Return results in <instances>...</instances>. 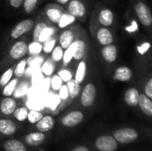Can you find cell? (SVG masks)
Returning a JSON list of instances; mask_svg holds the SVG:
<instances>
[{
  "label": "cell",
  "instance_id": "6da1fadb",
  "mask_svg": "<svg viewBox=\"0 0 152 151\" xmlns=\"http://www.w3.org/2000/svg\"><path fill=\"white\" fill-rule=\"evenodd\" d=\"M134 9L141 23L145 27H150L152 23V15L149 6L143 2H138Z\"/></svg>",
  "mask_w": 152,
  "mask_h": 151
},
{
  "label": "cell",
  "instance_id": "7a4b0ae2",
  "mask_svg": "<svg viewBox=\"0 0 152 151\" xmlns=\"http://www.w3.org/2000/svg\"><path fill=\"white\" fill-rule=\"evenodd\" d=\"M114 138L118 142L126 144L134 142L138 138V133L132 128H122L114 133Z\"/></svg>",
  "mask_w": 152,
  "mask_h": 151
},
{
  "label": "cell",
  "instance_id": "3957f363",
  "mask_svg": "<svg viewBox=\"0 0 152 151\" xmlns=\"http://www.w3.org/2000/svg\"><path fill=\"white\" fill-rule=\"evenodd\" d=\"M33 26H34V20H31V19L23 20L20 21L12 28L10 36L12 39H17V38L20 37L22 35H24L25 33L28 32L30 29H32Z\"/></svg>",
  "mask_w": 152,
  "mask_h": 151
},
{
  "label": "cell",
  "instance_id": "277c9868",
  "mask_svg": "<svg viewBox=\"0 0 152 151\" xmlns=\"http://www.w3.org/2000/svg\"><path fill=\"white\" fill-rule=\"evenodd\" d=\"M95 146L100 151H115L118 149V142L111 136H101L96 140Z\"/></svg>",
  "mask_w": 152,
  "mask_h": 151
},
{
  "label": "cell",
  "instance_id": "5b68a950",
  "mask_svg": "<svg viewBox=\"0 0 152 151\" xmlns=\"http://www.w3.org/2000/svg\"><path fill=\"white\" fill-rule=\"evenodd\" d=\"M96 96V87L94 84H87L81 94V103L84 107H90L93 105Z\"/></svg>",
  "mask_w": 152,
  "mask_h": 151
},
{
  "label": "cell",
  "instance_id": "8992f818",
  "mask_svg": "<svg viewBox=\"0 0 152 151\" xmlns=\"http://www.w3.org/2000/svg\"><path fill=\"white\" fill-rule=\"evenodd\" d=\"M68 11L75 18H82L86 12V6L80 0H71L68 5Z\"/></svg>",
  "mask_w": 152,
  "mask_h": 151
},
{
  "label": "cell",
  "instance_id": "52a82bcc",
  "mask_svg": "<svg viewBox=\"0 0 152 151\" xmlns=\"http://www.w3.org/2000/svg\"><path fill=\"white\" fill-rule=\"evenodd\" d=\"M28 51V44L24 41H19L12 46L9 55L13 60H20L27 54Z\"/></svg>",
  "mask_w": 152,
  "mask_h": 151
},
{
  "label": "cell",
  "instance_id": "ba28073f",
  "mask_svg": "<svg viewBox=\"0 0 152 151\" xmlns=\"http://www.w3.org/2000/svg\"><path fill=\"white\" fill-rule=\"evenodd\" d=\"M84 115L80 111H72L69 114H67L62 119L61 123L64 126L67 127H72L78 124H80L83 121Z\"/></svg>",
  "mask_w": 152,
  "mask_h": 151
},
{
  "label": "cell",
  "instance_id": "9c48e42d",
  "mask_svg": "<svg viewBox=\"0 0 152 151\" xmlns=\"http://www.w3.org/2000/svg\"><path fill=\"white\" fill-rule=\"evenodd\" d=\"M132 77H133L132 69L126 66H120L117 68L113 76L115 80L120 82H128L132 79Z\"/></svg>",
  "mask_w": 152,
  "mask_h": 151
},
{
  "label": "cell",
  "instance_id": "30bf717a",
  "mask_svg": "<svg viewBox=\"0 0 152 151\" xmlns=\"http://www.w3.org/2000/svg\"><path fill=\"white\" fill-rule=\"evenodd\" d=\"M102 55L107 62H109V63L114 62L118 57V49H117L116 45H114L112 44L103 45V47L102 49Z\"/></svg>",
  "mask_w": 152,
  "mask_h": 151
},
{
  "label": "cell",
  "instance_id": "8fae6325",
  "mask_svg": "<svg viewBox=\"0 0 152 151\" xmlns=\"http://www.w3.org/2000/svg\"><path fill=\"white\" fill-rule=\"evenodd\" d=\"M96 39L102 45H107L112 44L113 35L108 28H101L96 33Z\"/></svg>",
  "mask_w": 152,
  "mask_h": 151
},
{
  "label": "cell",
  "instance_id": "7c38bea8",
  "mask_svg": "<svg viewBox=\"0 0 152 151\" xmlns=\"http://www.w3.org/2000/svg\"><path fill=\"white\" fill-rule=\"evenodd\" d=\"M74 37H75V34H74L73 30H71V29L64 30L61 34V36H60V44H61V47L63 50L67 49L74 42Z\"/></svg>",
  "mask_w": 152,
  "mask_h": 151
},
{
  "label": "cell",
  "instance_id": "4fadbf2b",
  "mask_svg": "<svg viewBox=\"0 0 152 151\" xmlns=\"http://www.w3.org/2000/svg\"><path fill=\"white\" fill-rule=\"evenodd\" d=\"M54 125V120L52 117H43L38 122H37V128L41 133H45L53 129Z\"/></svg>",
  "mask_w": 152,
  "mask_h": 151
},
{
  "label": "cell",
  "instance_id": "5bb4252c",
  "mask_svg": "<svg viewBox=\"0 0 152 151\" xmlns=\"http://www.w3.org/2000/svg\"><path fill=\"white\" fill-rule=\"evenodd\" d=\"M99 22L105 27L110 26L113 23L114 20V14L113 12L110 10V9H102L101 10L100 13H99V17H98Z\"/></svg>",
  "mask_w": 152,
  "mask_h": 151
},
{
  "label": "cell",
  "instance_id": "9a60e30c",
  "mask_svg": "<svg viewBox=\"0 0 152 151\" xmlns=\"http://www.w3.org/2000/svg\"><path fill=\"white\" fill-rule=\"evenodd\" d=\"M0 109L3 114L4 115H10L14 112L16 109V102L13 99L10 97L4 98L0 104Z\"/></svg>",
  "mask_w": 152,
  "mask_h": 151
},
{
  "label": "cell",
  "instance_id": "2e32d148",
  "mask_svg": "<svg viewBox=\"0 0 152 151\" xmlns=\"http://www.w3.org/2000/svg\"><path fill=\"white\" fill-rule=\"evenodd\" d=\"M138 104L142 112L148 116H152V101L151 99L147 97L145 94H140Z\"/></svg>",
  "mask_w": 152,
  "mask_h": 151
},
{
  "label": "cell",
  "instance_id": "e0dca14e",
  "mask_svg": "<svg viewBox=\"0 0 152 151\" xmlns=\"http://www.w3.org/2000/svg\"><path fill=\"white\" fill-rule=\"evenodd\" d=\"M139 92L135 88H130L128 89L125 93V101L127 105L131 107H135L138 105V100H139Z\"/></svg>",
  "mask_w": 152,
  "mask_h": 151
},
{
  "label": "cell",
  "instance_id": "ac0fdd59",
  "mask_svg": "<svg viewBox=\"0 0 152 151\" xmlns=\"http://www.w3.org/2000/svg\"><path fill=\"white\" fill-rule=\"evenodd\" d=\"M45 139V136L43 133H31L28 134L25 138L26 142L30 146H39L41 145Z\"/></svg>",
  "mask_w": 152,
  "mask_h": 151
},
{
  "label": "cell",
  "instance_id": "d6986e66",
  "mask_svg": "<svg viewBox=\"0 0 152 151\" xmlns=\"http://www.w3.org/2000/svg\"><path fill=\"white\" fill-rule=\"evenodd\" d=\"M16 132L15 124L8 119L0 120V133L5 135H12Z\"/></svg>",
  "mask_w": 152,
  "mask_h": 151
},
{
  "label": "cell",
  "instance_id": "ffe728a7",
  "mask_svg": "<svg viewBox=\"0 0 152 151\" xmlns=\"http://www.w3.org/2000/svg\"><path fill=\"white\" fill-rule=\"evenodd\" d=\"M4 148L5 151H27L25 146L17 140H10L5 142Z\"/></svg>",
  "mask_w": 152,
  "mask_h": 151
},
{
  "label": "cell",
  "instance_id": "44dd1931",
  "mask_svg": "<svg viewBox=\"0 0 152 151\" xmlns=\"http://www.w3.org/2000/svg\"><path fill=\"white\" fill-rule=\"evenodd\" d=\"M45 13H46L47 18L53 23H58V21H59V20H60V18H61V16L62 15L63 12H62V11L61 9L53 6V7H48L46 9Z\"/></svg>",
  "mask_w": 152,
  "mask_h": 151
},
{
  "label": "cell",
  "instance_id": "7402d4cb",
  "mask_svg": "<svg viewBox=\"0 0 152 151\" xmlns=\"http://www.w3.org/2000/svg\"><path fill=\"white\" fill-rule=\"evenodd\" d=\"M76 47H77V42L74 41L67 49H65V51L63 52V56H62V61H63V65L67 66L71 60L73 59L75 51H76Z\"/></svg>",
  "mask_w": 152,
  "mask_h": 151
},
{
  "label": "cell",
  "instance_id": "603a6c76",
  "mask_svg": "<svg viewBox=\"0 0 152 151\" xmlns=\"http://www.w3.org/2000/svg\"><path fill=\"white\" fill-rule=\"evenodd\" d=\"M67 87L69 91V96L71 99H75L80 93V84L75 79H71L67 82Z\"/></svg>",
  "mask_w": 152,
  "mask_h": 151
},
{
  "label": "cell",
  "instance_id": "cb8c5ba5",
  "mask_svg": "<svg viewBox=\"0 0 152 151\" xmlns=\"http://www.w3.org/2000/svg\"><path fill=\"white\" fill-rule=\"evenodd\" d=\"M76 42H77V47H76V51H75L73 58L77 61H79L84 57L86 53V42L81 39H78Z\"/></svg>",
  "mask_w": 152,
  "mask_h": 151
},
{
  "label": "cell",
  "instance_id": "d4e9b609",
  "mask_svg": "<svg viewBox=\"0 0 152 151\" xmlns=\"http://www.w3.org/2000/svg\"><path fill=\"white\" fill-rule=\"evenodd\" d=\"M86 63L84 61H81L78 63V66L77 68V71H76V75H75V80L77 82H78L79 84L83 83L85 77H86Z\"/></svg>",
  "mask_w": 152,
  "mask_h": 151
},
{
  "label": "cell",
  "instance_id": "484cf974",
  "mask_svg": "<svg viewBox=\"0 0 152 151\" xmlns=\"http://www.w3.org/2000/svg\"><path fill=\"white\" fill-rule=\"evenodd\" d=\"M75 20H76V18L73 15L69 13H62L57 24L60 28H63L69 26L73 22H75Z\"/></svg>",
  "mask_w": 152,
  "mask_h": 151
},
{
  "label": "cell",
  "instance_id": "4316f807",
  "mask_svg": "<svg viewBox=\"0 0 152 151\" xmlns=\"http://www.w3.org/2000/svg\"><path fill=\"white\" fill-rule=\"evenodd\" d=\"M17 85H18V79L16 78V79H12V80H10L4 87V90H3V94L4 95V96H6V97H10L11 95H12L13 94V93H14V90H15V88H16V86H17Z\"/></svg>",
  "mask_w": 152,
  "mask_h": 151
},
{
  "label": "cell",
  "instance_id": "83f0119b",
  "mask_svg": "<svg viewBox=\"0 0 152 151\" xmlns=\"http://www.w3.org/2000/svg\"><path fill=\"white\" fill-rule=\"evenodd\" d=\"M54 31H55V28H54L46 27V28L41 32V34L39 35V37H38L37 42H39V43H45L46 40L50 39V37L53 35Z\"/></svg>",
  "mask_w": 152,
  "mask_h": 151
},
{
  "label": "cell",
  "instance_id": "f1b7e54d",
  "mask_svg": "<svg viewBox=\"0 0 152 151\" xmlns=\"http://www.w3.org/2000/svg\"><path fill=\"white\" fill-rule=\"evenodd\" d=\"M28 89H29V85H28V82H22L19 86H16V88H15V90H14V93H13L14 97L20 98V97L25 95V94L28 93Z\"/></svg>",
  "mask_w": 152,
  "mask_h": 151
},
{
  "label": "cell",
  "instance_id": "f546056e",
  "mask_svg": "<svg viewBox=\"0 0 152 151\" xmlns=\"http://www.w3.org/2000/svg\"><path fill=\"white\" fill-rule=\"evenodd\" d=\"M26 66H27V61L25 60L20 61L17 64L15 69L13 70V74L15 75L16 77H19L20 78V77H22L24 76L25 70H26Z\"/></svg>",
  "mask_w": 152,
  "mask_h": 151
},
{
  "label": "cell",
  "instance_id": "4dcf8cb0",
  "mask_svg": "<svg viewBox=\"0 0 152 151\" xmlns=\"http://www.w3.org/2000/svg\"><path fill=\"white\" fill-rule=\"evenodd\" d=\"M28 52H29V53L32 55L39 54L42 51V44L39 42L34 41L29 45H28Z\"/></svg>",
  "mask_w": 152,
  "mask_h": 151
},
{
  "label": "cell",
  "instance_id": "1f68e13d",
  "mask_svg": "<svg viewBox=\"0 0 152 151\" xmlns=\"http://www.w3.org/2000/svg\"><path fill=\"white\" fill-rule=\"evenodd\" d=\"M63 49L59 45V46H54V48L52 51V60L54 62H59L61 61L62 56H63Z\"/></svg>",
  "mask_w": 152,
  "mask_h": 151
},
{
  "label": "cell",
  "instance_id": "d6a6232c",
  "mask_svg": "<svg viewBox=\"0 0 152 151\" xmlns=\"http://www.w3.org/2000/svg\"><path fill=\"white\" fill-rule=\"evenodd\" d=\"M47 27L46 23L45 22H39L37 23L35 28H34V30H33V40L34 41H37L38 40V37H39V35L41 34V32Z\"/></svg>",
  "mask_w": 152,
  "mask_h": 151
},
{
  "label": "cell",
  "instance_id": "836d02e7",
  "mask_svg": "<svg viewBox=\"0 0 152 151\" xmlns=\"http://www.w3.org/2000/svg\"><path fill=\"white\" fill-rule=\"evenodd\" d=\"M23 8L26 13H31L37 6L38 0H23Z\"/></svg>",
  "mask_w": 152,
  "mask_h": 151
},
{
  "label": "cell",
  "instance_id": "e575fe53",
  "mask_svg": "<svg viewBox=\"0 0 152 151\" xmlns=\"http://www.w3.org/2000/svg\"><path fill=\"white\" fill-rule=\"evenodd\" d=\"M13 75V69H8L0 77V85L3 87L11 79Z\"/></svg>",
  "mask_w": 152,
  "mask_h": 151
},
{
  "label": "cell",
  "instance_id": "d590c367",
  "mask_svg": "<svg viewBox=\"0 0 152 151\" xmlns=\"http://www.w3.org/2000/svg\"><path fill=\"white\" fill-rule=\"evenodd\" d=\"M28 109L24 107L17 109L14 110V116L19 121H24L28 117Z\"/></svg>",
  "mask_w": 152,
  "mask_h": 151
},
{
  "label": "cell",
  "instance_id": "8d00e7d4",
  "mask_svg": "<svg viewBox=\"0 0 152 151\" xmlns=\"http://www.w3.org/2000/svg\"><path fill=\"white\" fill-rule=\"evenodd\" d=\"M43 117V115L41 112H38L37 110H31L30 112L28 113L27 118L30 123H37L38 122L41 118Z\"/></svg>",
  "mask_w": 152,
  "mask_h": 151
},
{
  "label": "cell",
  "instance_id": "74e56055",
  "mask_svg": "<svg viewBox=\"0 0 152 151\" xmlns=\"http://www.w3.org/2000/svg\"><path fill=\"white\" fill-rule=\"evenodd\" d=\"M41 69H42V72L45 76H51L54 71V65L51 61H45L42 65Z\"/></svg>",
  "mask_w": 152,
  "mask_h": 151
},
{
  "label": "cell",
  "instance_id": "f35d334b",
  "mask_svg": "<svg viewBox=\"0 0 152 151\" xmlns=\"http://www.w3.org/2000/svg\"><path fill=\"white\" fill-rule=\"evenodd\" d=\"M55 39H48L45 42L44 45H42V51H44L45 53H52L53 49L55 46Z\"/></svg>",
  "mask_w": 152,
  "mask_h": 151
},
{
  "label": "cell",
  "instance_id": "ab89813d",
  "mask_svg": "<svg viewBox=\"0 0 152 151\" xmlns=\"http://www.w3.org/2000/svg\"><path fill=\"white\" fill-rule=\"evenodd\" d=\"M51 85L53 87V90L59 91V89L61 87L62 85V80L61 78L58 76V75H54L51 80Z\"/></svg>",
  "mask_w": 152,
  "mask_h": 151
},
{
  "label": "cell",
  "instance_id": "60d3db41",
  "mask_svg": "<svg viewBox=\"0 0 152 151\" xmlns=\"http://www.w3.org/2000/svg\"><path fill=\"white\" fill-rule=\"evenodd\" d=\"M58 76L61 78L62 81H64L66 83L72 79V74L68 69H61V70H60L59 73H58Z\"/></svg>",
  "mask_w": 152,
  "mask_h": 151
},
{
  "label": "cell",
  "instance_id": "b9f144b4",
  "mask_svg": "<svg viewBox=\"0 0 152 151\" xmlns=\"http://www.w3.org/2000/svg\"><path fill=\"white\" fill-rule=\"evenodd\" d=\"M28 107L32 109V110H37L43 108V104L40 101H28Z\"/></svg>",
  "mask_w": 152,
  "mask_h": 151
},
{
  "label": "cell",
  "instance_id": "7bdbcfd3",
  "mask_svg": "<svg viewBox=\"0 0 152 151\" xmlns=\"http://www.w3.org/2000/svg\"><path fill=\"white\" fill-rule=\"evenodd\" d=\"M144 91H145V95L147 97H149L150 99H152V79H149L147 84L145 85V88H144Z\"/></svg>",
  "mask_w": 152,
  "mask_h": 151
},
{
  "label": "cell",
  "instance_id": "ee69618b",
  "mask_svg": "<svg viewBox=\"0 0 152 151\" xmlns=\"http://www.w3.org/2000/svg\"><path fill=\"white\" fill-rule=\"evenodd\" d=\"M59 91H60V95H59L60 99H61V100H66V99L69 97V91H68L67 85H62L61 87L59 89Z\"/></svg>",
  "mask_w": 152,
  "mask_h": 151
},
{
  "label": "cell",
  "instance_id": "f6af8a7d",
  "mask_svg": "<svg viewBox=\"0 0 152 151\" xmlns=\"http://www.w3.org/2000/svg\"><path fill=\"white\" fill-rule=\"evenodd\" d=\"M150 48H151V44L149 42H146V43H143L142 44H141L140 46H138L137 49L141 54H144Z\"/></svg>",
  "mask_w": 152,
  "mask_h": 151
},
{
  "label": "cell",
  "instance_id": "bcb514c9",
  "mask_svg": "<svg viewBox=\"0 0 152 151\" xmlns=\"http://www.w3.org/2000/svg\"><path fill=\"white\" fill-rule=\"evenodd\" d=\"M59 102H60V97H58V96H53V97L50 100L48 105H49V107H50L52 109H54L56 108V106L59 104Z\"/></svg>",
  "mask_w": 152,
  "mask_h": 151
},
{
  "label": "cell",
  "instance_id": "7dc6e473",
  "mask_svg": "<svg viewBox=\"0 0 152 151\" xmlns=\"http://www.w3.org/2000/svg\"><path fill=\"white\" fill-rule=\"evenodd\" d=\"M23 3V0H10V5L13 8H19Z\"/></svg>",
  "mask_w": 152,
  "mask_h": 151
},
{
  "label": "cell",
  "instance_id": "c3c4849f",
  "mask_svg": "<svg viewBox=\"0 0 152 151\" xmlns=\"http://www.w3.org/2000/svg\"><path fill=\"white\" fill-rule=\"evenodd\" d=\"M126 29H127L128 31H131V32L136 30V29H137V25H136L135 21H133V26H132V27H127Z\"/></svg>",
  "mask_w": 152,
  "mask_h": 151
},
{
  "label": "cell",
  "instance_id": "681fc988",
  "mask_svg": "<svg viewBox=\"0 0 152 151\" xmlns=\"http://www.w3.org/2000/svg\"><path fill=\"white\" fill-rule=\"evenodd\" d=\"M42 61V58H35V60L33 61H30V65H36L37 63H40Z\"/></svg>",
  "mask_w": 152,
  "mask_h": 151
},
{
  "label": "cell",
  "instance_id": "f907efd6",
  "mask_svg": "<svg viewBox=\"0 0 152 151\" xmlns=\"http://www.w3.org/2000/svg\"><path fill=\"white\" fill-rule=\"evenodd\" d=\"M73 151H89V150H88V149H87V148L81 146V147H77V148H76V149H75Z\"/></svg>",
  "mask_w": 152,
  "mask_h": 151
},
{
  "label": "cell",
  "instance_id": "816d5d0a",
  "mask_svg": "<svg viewBox=\"0 0 152 151\" xmlns=\"http://www.w3.org/2000/svg\"><path fill=\"white\" fill-rule=\"evenodd\" d=\"M69 1V0H57V2L60 3V4H66Z\"/></svg>",
  "mask_w": 152,
  "mask_h": 151
}]
</instances>
